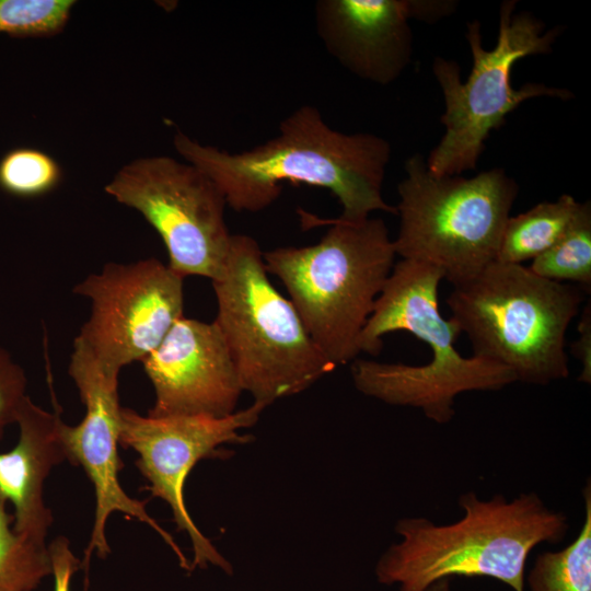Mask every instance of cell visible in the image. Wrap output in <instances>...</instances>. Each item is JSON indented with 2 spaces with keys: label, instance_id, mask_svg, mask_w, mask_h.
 Wrapping results in <instances>:
<instances>
[{
  "label": "cell",
  "instance_id": "cell-13",
  "mask_svg": "<svg viewBox=\"0 0 591 591\" xmlns=\"http://www.w3.org/2000/svg\"><path fill=\"white\" fill-rule=\"evenodd\" d=\"M141 362L155 395L148 416L221 418L236 412L243 390L215 322L182 316Z\"/></svg>",
  "mask_w": 591,
  "mask_h": 591
},
{
  "label": "cell",
  "instance_id": "cell-2",
  "mask_svg": "<svg viewBox=\"0 0 591 591\" xmlns=\"http://www.w3.org/2000/svg\"><path fill=\"white\" fill-rule=\"evenodd\" d=\"M443 279L433 266L408 259L397 262L379 294L359 339L360 352L378 355L382 337L406 331L432 351L426 364L355 359L351 378L362 394L386 404L422 410L428 419L447 424L455 415V397L471 391H498L517 382L514 373L496 362L464 357L455 348L457 323L439 310Z\"/></svg>",
  "mask_w": 591,
  "mask_h": 591
},
{
  "label": "cell",
  "instance_id": "cell-19",
  "mask_svg": "<svg viewBox=\"0 0 591 591\" xmlns=\"http://www.w3.org/2000/svg\"><path fill=\"white\" fill-rule=\"evenodd\" d=\"M529 269L545 279L572 283L590 293L591 205L580 209L566 233L548 251L534 258Z\"/></svg>",
  "mask_w": 591,
  "mask_h": 591
},
{
  "label": "cell",
  "instance_id": "cell-1",
  "mask_svg": "<svg viewBox=\"0 0 591 591\" xmlns=\"http://www.w3.org/2000/svg\"><path fill=\"white\" fill-rule=\"evenodd\" d=\"M173 144L182 159L202 171L227 206L258 212L270 207L282 185L305 184L329 190L341 206L339 218L362 220L372 212L396 215L382 195L391 160L390 142L368 132L333 129L312 105L281 120L278 134L250 150L229 152L202 144L182 131Z\"/></svg>",
  "mask_w": 591,
  "mask_h": 591
},
{
  "label": "cell",
  "instance_id": "cell-17",
  "mask_svg": "<svg viewBox=\"0 0 591 591\" xmlns=\"http://www.w3.org/2000/svg\"><path fill=\"white\" fill-rule=\"evenodd\" d=\"M584 521L573 542L540 554L528 575L530 591H591V487L583 489Z\"/></svg>",
  "mask_w": 591,
  "mask_h": 591
},
{
  "label": "cell",
  "instance_id": "cell-26",
  "mask_svg": "<svg viewBox=\"0 0 591 591\" xmlns=\"http://www.w3.org/2000/svg\"><path fill=\"white\" fill-rule=\"evenodd\" d=\"M425 591H451L450 579L445 578L438 580L429 586Z\"/></svg>",
  "mask_w": 591,
  "mask_h": 591
},
{
  "label": "cell",
  "instance_id": "cell-11",
  "mask_svg": "<svg viewBox=\"0 0 591 591\" xmlns=\"http://www.w3.org/2000/svg\"><path fill=\"white\" fill-rule=\"evenodd\" d=\"M184 277L157 258L106 264L76 285L91 302L76 341L107 368L142 361L183 315Z\"/></svg>",
  "mask_w": 591,
  "mask_h": 591
},
{
  "label": "cell",
  "instance_id": "cell-6",
  "mask_svg": "<svg viewBox=\"0 0 591 591\" xmlns=\"http://www.w3.org/2000/svg\"><path fill=\"white\" fill-rule=\"evenodd\" d=\"M255 239L233 234L212 287L219 327L243 392L254 402L298 394L336 367L308 333L292 302L271 283Z\"/></svg>",
  "mask_w": 591,
  "mask_h": 591
},
{
  "label": "cell",
  "instance_id": "cell-16",
  "mask_svg": "<svg viewBox=\"0 0 591 591\" xmlns=\"http://www.w3.org/2000/svg\"><path fill=\"white\" fill-rule=\"evenodd\" d=\"M581 202L565 194L555 201H542L506 222L497 262L520 264L548 251L566 233Z\"/></svg>",
  "mask_w": 591,
  "mask_h": 591
},
{
  "label": "cell",
  "instance_id": "cell-3",
  "mask_svg": "<svg viewBox=\"0 0 591 591\" xmlns=\"http://www.w3.org/2000/svg\"><path fill=\"white\" fill-rule=\"evenodd\" d=\"M459 505L463 517L450 524L401 519L395 525L401 541L379 559L376 580L397 584L398 591H425L452 576L489 577L524 591L531 551L541 543L560 542L568 530L566 515L546 507L535 493L482 500L468 491Z\"/></svg>",
  "mask_w": 591,
  "mask_h": 591
},
{
  "label": "cell",
  "instance_id": "cell-23",
  "mask_svg": "<svg viewBox=\"0 0 591 591\" xmlns=\"http://www.w3.org/2000/svg\"><path fill=\"white\" fill-rule=\"evenodd\" d=\"M53 563L54 591H70L73 575L81 569V560L72 553L65 536L56 537L49 545Z\"/></svg>",
  "mask_w": 591,
  "mask_h": 591
},
{
  "label": "cell",
  "instance_id": "cell-9",
  "mask_svg": "<svg viewBox=\"0 0 591 591\" xmlns=\"http://www.w3.org/2000/svg\"><path fill=\"white\" fill-rule=\"evenodd\" d=\"M104 189L158 232L175 273L211 280L220 274L233 234L222 193L198 167L166 155L140 158L120 167Z\"/></svg>",
  "mask_w": 591,
  "mask_h": 591
},
{
  "label": "cell",
  "instance_id": "cell-10",
  "mask_svg": "<svg viewBox=\"0 0 591 591\" xmlns=\"http://www.w3.org/2000/svg\"><path fill=\"white\" fill-rule=\"evenodd\" d=\"M254 402L245 409L215 418L209 416H142L121 407L119 445L139 455L137 468L148 480L152 497L171 508L178 531L190 538L194 558L192 568L213 565L232 575L231 564L218 552L193 521L184 500V485L193 467L202 459H228L233 451L227 443L244 444L252 440L240 430L254 426L267 407Z\"/></svg>",
  "mask_w": 591,
  "mask_h": 591
},
{
  "label": "cell",
  "instance_id": "cell-8",
  "mask_svg": "<svg viewBox=\"0 0 591 591\" xmlns=\"http://www.w3.org/2000/svg\"><path fill=\"white\" fill-rule=\"evenodd\" d=\"M405 172L395 206L396 255L436 267L452 286L496 262L519 193L513 177L499 167L472 177L437 176L419 153L407 159Z\"/></svg>",
  "mask_w": 591,
  "mask_h": 591
},
{
  "label": "cell",
  "instance_id": "cell-4",
  "mask_svg": "<svg viewBox=\"0 0 591 591\" xmlns=\"http://www.w3.org/2000/svg\"><path fill=\"white\" fill-rule=\"evenodd\" d=\"M303 223L331 224L309 246L264 252L268 274L285 285L308 333L336 368L357 359L359 339L396 256L381 218L320 219L303 212Z\"/></svg>",
  "mask_w": 591,
  "mask_h": 591
},
{
  "label": "cell",
  "instance_id": "cell-12",
  "mask_svg": "<svg viewBox=\"0 0 591 591\" xmlns=\"http://www.w3.org/2000/svg\"><path fill=\"white\" fill-rule=\"evenodd\" d=\"M68 372L85 406V415L76 426L62 421L61 439L67 461L84 470L95 494L93 526L81 560V569L85 572V589L92 555L95 553L99 558L105 559L111 554L105 526L114 512H121L149 525L171 547L179 566L190 572L192 564L173 536L148 513L147 501L131 498L120 486L118 477L123 466L118 455L120 371L102 364L85 347L74 340Z\"/></svg>",
  "mask_w": 591,
  "mask_h": 591
},
{
  "label": "cell",
  "instance_id": "cell-24",
  "mask_svg": "<svg viewBox=\"0 0 591 591\" xmlns=\"http://www.w3.org/2000/svg\"><path fill=\"white\" fill-rule=\"evenodd\" d=\"M579 338L571 345V354L580 360L582 364L581 374L578 381L591 383V304L588 301L582 309L578 325Z\"/></svg>",
  "mask_w": 591,
  "mask_h": 591
},
{
  "label": "cell",
  "instance_id": "cell-14",
  "mask_svg": "<svg viewBox=\"0 0 591 591\" xmlns=\"http://www.w3.org/2000/svg\"><path fill=\"white\" fill-rule=\"evenodd\" d=\"M412 0H320L316 32L327 53L354 76L380 85L413 59Z\"/></svg>",
  "mask_w": 591,
  "mask_h": 591
},
{
  "label": "cell",
  "instance_id": "cell-5",
  "mask_svg": "<svg viewBox=\"0 0 591 591\" xmlns=\"http://www.w3.org/2000/svg\"><path fill=\"white\" fill-rule=\"evenodd\" d=\"M586 294L579 286L496 260L453 286L447 303L472 356L510 369L517 382L546 385L569 375L566 332Z\"/></svg>",
  "mask_w": 591,
  "mask_h": 591
},
{
  "label": "cell",
  "instance_id": "cell-20",
  "mask_svg": "<svg viewBox=\"0 0 591 591\" xmlns=\"http://www.w3.org/2000/svg\"><path fill=\"white\" fill-rule=\"evenodd\" d=\"M60 179V165L42 150L19 147L0 159V189L11 196L39 197L55 189Z\"/></svg>",
  "mask_w": 591,
  "mask_h": 591
},
{
  "label": "cell",
  "instance_id": "cell-7",
  "mask_svg": "<svg viewBox=\"0 0 591 591\" xmlns=\"http://www.w3.org/2000/svg\"><path fill=\"white\" fill-rule=\"evenodd\" d=\"M560 33V26L547 30L532 13L517 12V1L507 0L499 8L498 36L493 49L483 45L480 23H467L465 36L472 69L464 82L456 61L434 58L432 71L444 100L440 117L444 134L426 160L430 173L448 176L475 170L490 132L499 129L526 100L549 96L567 101L573 96L569 90L538 82L517 89L511 81L518 60L551 53Z\"/></svg>",
  "mask_w": 591,
  "mask_h": 591
},
{
  "label": "cell",
  "instance_id": "cell-25",
  "mask_svg": "<svg viewBox=\"0 0 591 591\" xmlns=\"http://www.w3.org/2000/svg\"><path fill=\"white\" fill-rule=\"evenodd\" d=\"M412 7L413 20L431 23L437 22L454 12L456 2L449 0H412Z\"/></svg>",
  "mask_w": 591,
  "mask_h": 591
},
{
  "label": "cell",
  "instance_id": "cell-18",
  "mask_svg": "<svg viewBox=\"0 0 591 591\" xmlns=\"http://www.w3.org/2000/svg\"><path fill=\"white\" fill-rule=\"evenodd\" d=\"M0 494V591H34L53 576L48 545L13 530V517Z\"/></svg>",
  "mask_w": 591,
  "mask_h": 591
},
{
  "label": "cell",
  "instance_id": "cell-15",
  "mask_svg": "<svg viewBox=\"0 0 591 591\" xmlns=\"http://www.w3.org/2000/svg\"><path fill=\"white\" fill-rule=\"evenodd\" d=\"M61 422L57 413L26 396L15 421L18 443L0 453V494L13 506V530L44 542L54 520L44 501V484L51 470L67 461Z\"/></svg>",
  "mask_w": 591,
  "mask_h": 591
},
{
  "label": "cell",
  "instance_id": "cell-22",
  "mask_svg": "<svg viewBox=\"0 0 591 591\" xmlns=\"http://www.w3.org/2000/svg\"><path fill=\"white\" fill-rule=\"evenodd\" d=\"M26 382L23 368L0 347V439L5 428L16 421L20 406L27 396Z\"/></svg>",
  "mask_w": 591,
  "mask_h": 591
},
{
  "label": "cell",
  "instance_id": "cell-21",
  "mask_svg": "<svg viewBox=\"0 0 591 591\" xmlns=\"http://www.w3.org/2000/svg\"><path fill=\"white\" fill-rule=\"evenodd\" d=\"M73 0H0V34L15 38L47 37L61 32Z\"/></svg>",
  "mask_w": 591,
  "mask_h": 591
}]
</instances>
